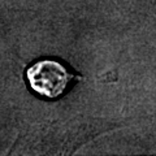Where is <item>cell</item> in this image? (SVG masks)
Segmentation results:
<instances>
[{"label":"cell","instance_id":"cell-1","mask_svg":"<svg viewBox=\"0 0 156 156\" xmlns=\"http://www.w3.org/2000/svg\"><path fill=\"white\" fill-rule=\"evenodd\" d=\"M77 78L76 74L53 58H43L33 62L26 69V80L30 89L44 99H57L66 92Z\"/></svg>","mask_w":156,"mask_h":156}]
</instances>
